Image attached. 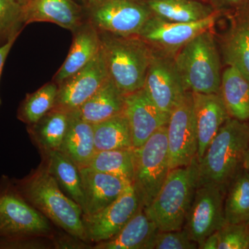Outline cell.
Here are the masks:
<instances>
[{"instance_id": "10", "label": "cell", "mask_w": 249, "mask_h": 249, "mask_svg": "<svg viewBox=\"0 0 249 249\" xmlns=\"http://www.w3.org/2000/svg\"><path fill=\"white\" fill-rule=\"evenodd\" d=\"M170 170L186 166L196 157L197 130L193 92L186 91L170 114L167 124Z\"/></svg>"}, {"instance_id": "7", "label": "cell", "mask_w": 249, "mask_h": 249, "mask_svg": "<svg viewBox=\"0 0 249 249\" xmlns=\"http://www.w3.org/2000/svg\"><path fill=\"white\" fill-rule=\"evenodd\" d=\"M55 233L50 221L31 206L16 190L12 179L0 178V239Z\"/></svg>"}, {"instance_id": "34", "label": "cell", "mask_w": 249, "mask_h": 249, "mask_svg": "<svg viewBox=\"0 0 249 249\" xmlns=\"http://www.w3.org/2000/svg\"><path fill=\"white\" fill-rule=\"evenodd\" d=\"M198 244L192 240L183 229L162 231L159 230L152 239L150 249H196Z\"/></svg>"}, {"instance_id": "41", "label": "cell", "mask_w": 249, "mask_h": 249, "mask_svg": "<svg viewBox=\"0 0 249 249\" xmlns=\"http://www.w3.org/2000/svg\"><path fill=\"white\" fill-rule=\"evenodd\" d=\"M103 1V0H87L86 4L85 6H88V5L94 4V3L98 2V1Z\"/></svg>"}, {"instance_id": "17", "label": "cell", "mask_w": 249, "mask_h": 249, "mask_svg": "<svg viewBox=\"0 0 249 249\" xmlns=\"http://www.w3.org/2000/svg\"><path fill=\"white\" fill-rule=\"evenodd\" d=\"M229 15L230 26L220 40L223 59L249 78V0Z\"/></svg>"}, {"instance_id": "8", "label": "cell", "mask_w": 249, "mask_h": 249, "mask_svg": "<svg viewBox=\"0 0 249 249\" xmlns=\"http://www.w3.org/2000/svg\"><path fill=\"white\" fill-rule=\"evenodd\" d=\"M86 19L99 32L138 36L152 16L143 0H103L85 6Z\"/></svg>"}, {"instance_id": "9", "label": "cell", "mask_w": 249, "mask_h": 249, "mask_svg": "<svg viewBox=\"0 0 249 249\" xmlns=\"http://www.w3.org/2000/svg\"><path fill=\"white\" fill-rule=\"evenodd\" d=\"M219 15L216 12L202 20L183 23L170 22L152 14L138 36L152 50L174 58L194 37L211 30Z\"/></svg>"}, {"instance_id": "5", "label": "cell", "mask_w": 249, "mask_h": 249, "mask_svg": "<svg viewBox=\"0 0 249 249\" xmlns=\"http://www.w3.org/2000/svg\"><path fill=\"white\" fill-rule=\"evenodd\" d=\"M174 60L186 91L219 93L220 56L211 30L201 33L183 46Z\"/></svg>"}, {"instance_id": "42", "label": "cell", "mask_w": 249, "mask_h": 249, "mask_svg": "<svg viewBox=\"0 0 249 249\" xmlns=\"http://www.w3.org/2000/svg\"><path fill=\"white\" fill-rule=\"evenodd\" d=\"M18 2L22 6H24V5L27 4L29 1H30L31 0H17Z\"/></svg>"}, {"instance_id": "14", "label": "cell", "mask_w": 249, "mask_h": 249, "mask_svg": "<svg viewBox=\"0 0 249 249\" xmlns=\"http://www.w3.org/2000/svg\"><path fill=\"white\" fill-rule=\"evenodd\" d=\"M109 78L102 47L82 70L58 85L54 107L71 112L94 94Z\"/></svg>"}, {"instance_id": "11", "label": "cell", "mask_w": 249, "mask_h": 249, "mask_svg": "<svg viewBox=\"0 0 249 249\" xmlns=\"http://www.w3.org/2000/svg\"><path fill=\"white\" fill-rule=\"evenodd\" d=\"M225 194L213 185H199L187 214L183 229L198 246L225 224Z\"/></svg>"}, {"instance_id": "38", "label": "cell", "mask_w": 249, "mask_h": 249, "mask_svg": "<svg viewBox=\"0 0 249 249\" xmlns=\"http://www.w3.org/2000/svg\"><path fill=\"white\" fill-rule=\"evenodd\" d=\"M18 36L13 37L11 40L6 42V43L3 44L0 47V80H1V73H2L3 68H4L5 62H6V58H7L8 55L11 52V49L14 46L15 42ZM1 106V99L0 97V107Z\"/></svg>"}, {"instance_id": "26", "label": "cell", "mask_w": 249, "mask_h": 249, "mask_svg": "<svg viewBox=\"0 0 249 249\" xmlns=\"http://www.w3.org/2000/svg\"><path fill=\"white\" fill-rule=\"evenodd\" d=\"M230 117L249 121V78L240 70L228 67L222 74L220 91Z\"/></svg>"}, {"instance_id": "2", "label": "cell", "mask_w": 249, "mask_h": 249, "mask_svg": "<svg viewBox=\"0 0 249 249\" xmlns=\"http://www.w3.org/2000/svg\"><path fill=\"white\" fill-rule=\"evenodd\" d=\"M249 147V124L230 117L223 124L199 163L198 184L213 185L226 194L242 167Z\"/></svg>"}, {"instance_id": "23", "label": "cell", "mask_w": 249, "mask_h": 249, "mask_svg": "<svg viewBox=\"0 0 249 249\" xmlns=\"http://www.w3.org/2000/svg\"><path fill=\"white\" fill-rule=\"evenodd\" d=\"M158 228L142 207L114 237L93 245V249H150Z\"/></svg>"}, {"instance_id": "37", "label": "cell", "mask_w": 249, "mask_h": 249, "mask_svg": "<svg viewBox=\"0 0 249 249\" xmlns=\"http://www.w3.org/2000/svg\"><path fill=\"white\" fill-rule=\"evenodd\" d=\"M216 12L219 14H231L245 4L249 0H206Z\"/></svg>"}, {"instance_id": "22", "label": "cell", "mask_w": 249, "mask_h": 249, "mask_svg": "<svg viewBox=\"0 0 249 249\" xmlns=\"http://www.w3.org/2000/svg\"><path fill=\"white\" fill-rule=\"evenodd\" d=\"M124 106V95L109 77L83 106L71 112L93 124L122 114Z\"/></svg>"}, {"instance_id": "39", "label": "cell", "mask_w": 249, "mask_h": 249, "mask_svg": "<svg viewBox=\"0 0 249 249\" xmlns=\"http://www.w3.org/2000/svg\"><path fill=\"white\" fill-rule=\"evenodd\" d=\"M216 231L213 233L208 236L205 240L201 242V244L198 246L199 249H218L219 245V236L218 232Z\"/></svg>"}, {"instance_id": "20", "label": "cell", "mask_w": 249, "mask_h": 249, "mask_svg": "<svg viewBox=\"0 0 249 249\" xmlns=\"http://www.w3.org/2000/svg\"><path fill=\"white\" fill-rule=\"evenodd\" d=\"M72 34L73 41L70 52L53 78L58 85L86 66L101 49L99 31L88 19Z\"/></svg>"}, {"instance_id": "32", "label": "cell", "mask_w": 249, "mask_h": 249, "mask_svg": "<svg viewBox=\"0 0 249 249\" xmlns=\"http://www.w3.org/2000/svg\"><path fill=\"white\" fill-rule=\"evenodd\" d=\"M24 27L22 5L17 0H0V43L20 35Z\"/></svg>"}, {"instance_id": "28", "label": "cell", "mask_w": 249, "mask_h": 249, "mask_svg": "<svg viewBox=\"0 0 249 249\" xmlns=\"http://www.w3.org/2000/svg\"><path fill=\"white\" fill-rule=\"evenodd\" d=\"M96 152L134 147L127 118L124 113L93 124Z\"/></svg>"}, {"instance_id": "21", "label": "cell", "mask_w": 249, "mask_h": 249, "mask_svg": "<svg viewBox=\"0 0 249 249\" xmlns=\"http://www.w3.org/2000/svg\"><path fill=\"white\" fill-rule=\"evenodd\" d=\"M41 164L56 180L62 191L79 205L84 213L85 201L80 169L60 150L40 152Z\"/></svg>"}, {"instance_id": "24", "label": "cell", "mask_w": 249, "mask_h": 249, "mask_svg": "<svg viewBox=\"0 0 249 249\" xmlns=\"http://www.w3.org/2000/svg\"><path fill=\"white\" fill-rule=\"evenodd\" d=\"M59 150L79 169L88 167L96 152L93 124L70 112L68 129Z\"/></svg>"}, {"instance_id": "25", "label": "cell", "mask_w": 249, "mask_h": 249, "mask_svg": "<svg viewBox=\"0 0 249 249\" xmlns=\"http://www.w3.org/2000/svg\"><path fill=\"white\" fill-rule=\"evenodd\" d=\"M70 112L53 107L36 124L27 125L28 134L39 151L60 149L70 122Z\"/></svg>"}, {"instance_id": "12", "label": "cell", "mask_w": 249, "mask_h": 249, "mask_svg": "<svg viewBox=\"0 0 249 249\" xmlns=\"http://www.w3.org/2000/svg\"><path fill=\"white\" fill-rule=\"evenodd\" d=\"M143 207L132 184L114 202L93 214H83L87 241L99 243L114 237Z\"/></svg>"}, {"instance_id": "44", "label": "cell", "mask_w": 249, "mask_h": 249, "mask_svg": "<svg viewBox=\"0 0 249 249\" xmlns=\"http://www.w3.org/2000/svg\"><path fill=\"white\" fill-rule=\"evenodd\" d=\"M247 224H249V219L248 222H247Z\"/></svg>"}, {"instance_id": "40", "label": "cell", "mask_w": 249, "mask_h": 249, "mask_svg": "<svg viewBox=\"0 0 249 249\" xmlns=\"http://www.w3.org/2000/svg\"><path fill=\"white\" fill-rule=\"evenodd\" d=\"M242 168L249 174V147L246 152L245 157H244Z\"/></svg>"}, {"instance_id": "1", "label": "cell", "mask_w": 249, "mask_h": 249, "mask_svg": "<svg viewBox=\"0 0 249 249\" xmlns=\"http://www.w3.org/2000/svg\"><path fill=\"white\" fill-rule=\"evenodd\" d=\"M12 181L20 196L51 222L88 242L83 227V210L62 191L43 165H39L25 178H14Z\"/></svg>"}, {"instance_id": "15", "label": "cell", "mask_w": 249, "mask_h": 249, "mask_svg": "<svg viewBox=\"0 0 249 249\" xmlns=\"http://www.w3.org/2000/svg\"><path fill=\"white\" fill-rule=\"evenodd\" d=\"M124 113L128 121L134 147L142 146L156 131L167 125L170 116L152 102L143 88L124 95Z\"/></svg>"}, {"instance_id": "27", "label": "cell", "mask_w": 249, "mask_h": 249, "mask_svg": "<svg viewBox=\"0 0 249 249\" xmlns=\"http://www.w3.org/2000/svg\"><path fill=\"white\" fill-rule=\"evenodd\" d=\"M154 16L175 22L202 20L216 11L199 0H143Z\"/></svg>"}, {"instance_id": "19", "label": "cell", "mask_w": 249, "mask_h": 249, "mask_svg": "<svg viewBox=\"0 0 249 249\" xmlns=\"http://www.w3.org/2000/svg\"><path fill=\"white\" fill-rule=\"evenodd\" d=\"M80 173L85 196V214L95 213L107 207L132 184L124 178L89 167L80 168Z\"/></svg>"}, {"instance_id": "33", "label": "cell", "mask_w": 249, "mask_h": 249, "mask_svg": "<svg viewBox=\"0 0 249 249\" xmlns=\"http://www.w3.org/2000/svg\"><path fill=\"white\" fill-rule=\"evenodd\" d=\"M218 249H249V224H227L218 231Z\"/></svg>"}, {"instance_id": "36", "label": "cell", "mask_w": 249, "mask_h": 249, "mask_svg": "<svg viewBox=\"0 0 249 249\" xmlns=\"http://www.w3.org/2000/svg\"><path fill=\"white\" fill-rule=\"evenodd\" d=\"M54 249H93V246L85 242L76 236L68 232L54 233L53 237Z\"/></svg>"}, {"instance_id": "35", "label": "cell", "mask_w": 249, "mask_h": 249, "mask_svg": "<svg viewBox=\"0 0 249 249\" xmlns=\"http://www.w3.org/2000/svg\"><path fill=\"white\" fill-rule=\"evenodd\" d=\"M52 239L44 236H29L16 238L0 239V249H52Z\"/></svg>"}, {"instance_id": "4", "label": "cell", "mask_w": 249, "mask_h": 249, "mask_svg": "<svg viewBox=\"0 0 249 249\" xmlns=\"http://www.w3.org/2000/svg\"><path fill=\"white\" fill-rule=\"evenodd\" d=\"M199 178L196 157L190 164L170 170L151 204L144 209L159 230H181L191 208Z\"/></svg>"}, {"instance_id": "13", "label": "cell", "mask_w": 249, "mask_h": 249, "mask_svg": "<svg viewBox=\"0 0 249 249\" xmlns=\"http://www.w3.org/2000/svg\"><path fill=\"white\" fill-rule=\"evenodd\" d=\"M143 89L160 110L170 115L188 91L183 86L174 58L155 51L147 70Z\"/></svg>"}, {"instance_id": "30", "label": "cell", "mask_w": 249, "mask_h": 249, "mask_svg": "<svg viewBox=\"0 0 249 249\" xmlns=\"http://www.w3.org/2000/svg\"><path fill=\"white\" fill-rule=\"evenodd\" d=\"M58 85L52 80L34 92L27 93L17 111L18 120L27 125L36 124L55 106Z\"/></svg>"}, {"instance_id": "6", "label": "cell", "mask_w": 249, "mask_h": 249, "mask_svg": "<svg viewBox=\"0 0 249 249\" xmlns=\"http://www.w3.org/2000/svg\"><path fill=\"white\" fill-rule=\"evenodd\" d=\"M170 170L167 125L152 134L143 145L134 147L135 188L144 209L151 204Z\"/></svg>"}, {"instance_id": "18", "label": "cell", "mask_w": 249, "mask_h": 249, "mask_svg": "<svg viewBox=\"0 0 249 249\" xmlns=\"http://www.w3.org/2000/svg\"><path fill=\"white\" fill-rule=\"evenodd\" d=\"M193 98L198 137L196 158L199 161L230 116L219 93L193 92Z\"/></svg>"}, {"instance_id": "3", "label": "cell", "mask_w": 249, "mask_h": 249, "mask_svg": "<svg viewBox=\"0 0 249 249\" xmlns=\"http://www.w3.org/2000/svg\"><path fill=\"white\" fill-rule=\"evenodd\" d=\"M108 75L124 95L143 88L153 51L139 36L99 32Z\"/></svg>"}, {"instance_id": "16", "label": "cell", "mask_w": 249, "mask_h": 249, "mask_svg": "<svg viewBox=\"0 0 249 249\" xmlns=\"http://www.w3.org/2000/svg\"><path fill=\"white\" fill-rule=\"evenodd\" d=\"M22 14L25 26L52 22L72 33L86 19L85 6L74 0H31L22 6Z\"/></svg>"}, {"instance_id": "43", "label": "cell", "mask_w": 249, "mask_h": 249, "mask_svg": "<svg viewBox=\"0 0 249 249\" xmlns=\"http://www.w3.org/2000/svg\"><path fill=\"white\" fill-rule=\"evenodd\" d=\"M81 1H83V4H84V6H85V4H86L87 0H81Z\"/></svg>"}, {"instance_id": "29", "label": "cell", "mask_w": 249, "mask_h": 249, "mask_svg": "<svg viewBox=\"0 0 249 249\" xmlns=\"http://www.w3.org/2000/svg\"><path fill=\"white\" fill-rule=\"evenodd\" d=\"M227 224L247 223L249 219V174L243 168L228 186L224 196Z\"/></svg>"}, {"instance_id": "31", "label": "cell", "mask_w": 249, "mask_h": 249, "mask_svg": "<svg viewBox=\"0 0 249 249\" xmlns=\"http://www.w3.org/2000/svg\"><path fill=\"white\" fill-rule=\"evenodd\" d=\"M91 169L124 178H134V147L96 152L88 165Z\"/></svg>"}]
</instances>
